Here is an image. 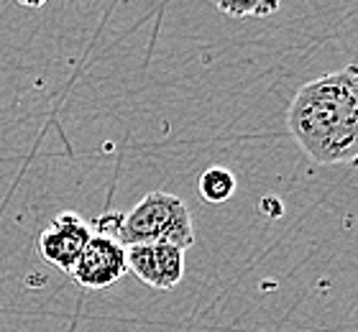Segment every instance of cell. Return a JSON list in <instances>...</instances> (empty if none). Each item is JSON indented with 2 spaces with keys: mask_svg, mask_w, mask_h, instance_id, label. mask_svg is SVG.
I'll list each match as a JSON object with an SVG mask.
<instances>
[{
  "mask_svg": "<svg viewBox=\"0 0 358 332\" xmlns=\"http://www.w3.org/2000/svg\"><path fill=\"white\" fill-rule=\"evenodd\" d=\"M128 273L126 245H120L115 238L92 233L90 243L85 245L83 256L69 271V276L85 289H108Z\"/></svg>",
  "mask_w": 358,
  "mask_h": 332,
  "instance_id": "cell-3",
  "label": "cell"
},
{
  "mask_svg": "<svg viewBox=\"0 0 358 332\" xmlns=\"http://www.w3.org/2000/svg\"><path fill=\"white\" fill-rule=\"evenodd\" d=\"M97 233L115 238L120 245H177L187 251L194 243L192 215L185 199L169 192H149L128 212H105L95 220Z\"/></svg>",
  "mask_w": 358,
  "mask_h": 332,
  "instance_id": "cell-2",
  "label": "cell"
},
{
  "mask_svg": "<svg viewBox=\"0 0 358 332\" xmlns=\"http://www.w3.org/2000/svg\"><path fill=\"white\" fill-rule=\"evenodd\" d=\"M128 271L151 289H174L185 276V251L177 245H131Z\"/></svg>",
  "mask_w": 358,
  "mask_h": 332,
  "instance_id": "cell-5",
  "label": "cell"
},
{
  "mask_svg": "<svg viewBox=\"0 0 358 332\" xmlns=\"http://www.w3.org/2000/svg\"><path fill=\"white\" fill-rule=\"evenodd\" d=\"M236 192V174L225 166H210L200 177V194L210 205H223Z\"/></svg>",
  "mask_w": 358,
  "mask_h": 332,
  "instance_id": "cell-6",
  "label": "cell"
},
{
  "mask_svg": "<svg viewBox=\"0 0 358 332\" xmlns=\"http://www.w3.org/2000/svg\"><path fill=\"white\" fill-rule=\"evenodd\" d=\"M217 10H223L225 15H233V18H243V15H256V18H266V15L276 13L279 10V3H246V6H225V3H217Z\"/></svg>",
  "mask_w": 358,
  "mask_h": 332,
  "instance_id": "cell-7",
  "label": "cell"
},
{
  "mask_svg": "<svg viewBox=\"0 0 358 332\" xmlns=\"http://www.w3.org/2000/svg\"><path fill=\"white\" fill-rule=\"evenodd\" d=\"M92 238V228L77 212H59L38 236V253L46 264L69 273Z\"/></svg>",
  "mask_w": 358,
  "mask_h": 332,
  "instance_id": "cell-4",
  "label": "cell"
},
{
  "mask_svg": "<svg viewBox=\"0 0 358 332\" xmlns=\"http://www.w3.org/2000/svg\"><path fill=\"white\" fill-rule=\"evenodd\" d=\"M287 126L317 166H358V62L302 85L292 97Z\"/></svg>",
  "mask_w": 358,
  "mask_h": 332,
  "instance_id": "cell-1",
  "label": "cell"
}]
</instances>
